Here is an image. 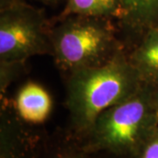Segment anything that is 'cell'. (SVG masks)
<instances>
[{
	"mask_svg": "<svg viewBox=\"0 0 158 158\" xmlns=\"http://www.w3.org/2000/svg\"><path fill=\"white\" fill-rule=\"evenodd\" d=\"M143 83L134 65L121 55L71 71L66 100L69 130L84 141L103 112L134 95Z\"/></svg>",
	"mask_w": 158,
	"mask_h": 158,
	"instance_id": "obj_1",
	"label": "cell"
},
{
	"mask_svg": "<svg viewBox=\"0 0 158 158\" xmlns=\"http://www.w3.org/2000/svg\"><path fill=\"white\" fill-rule=\"evenodd\" d=\"M157 127L154 90L143 83L134 95L103 112L83 141L90 154L133 158Z\"/></svg>",
	"mask_w": 158,
	"mask_h": 158,
	"instance_id": "obj_2",
	"label": "cell"
},
{
	"mask_svg": "<svg viewBox=\"0 0 158 158\" xmlns=\"http://www.w3.org/2000/svg\"><path fill=\"white\" fill-rule=\"evenodd\" d=\"M50 40L58 66L69 72L106 62L113 46L106 18L75 15L60 19Z\"/></svg>",
	"mask_w": 158,
	"mask_h": 158,
	"instance_id": "obj_3",
	"label": "cell"
},
{
	"mask_svg": "<svg viewBox=\"0 0 158 158\" xmlns=\"http://www.w3.org/2000/svg\"><path fill=\"white\" fill-rule=\"evenodd\" d=\"M52 52L41 11L20 0H9L0 13L1 63L22 64L29 57Z\"/></svg>",
	"mask_w": 158,
	"mask_h": 158,
	"instance_id": "obj_4",
	"label": "cell"
},
{
	"mask_svg": "<svg viewBox=\"0 0 158 158\" xmlns=\"http://www.w3.org/2000/svg\"><path fill=\"white\" fill-rule=\"evenodd\" d=\"M16 113L1 115L0 158H35L42 139L26 127Z\"/></svg>",
	"mask_w": 158,
	"mask_h": 158,
	"instance_id": "obj_5",
	"label": "cell"
},
{
	"mask_svg": "<svg viewBox=\"0 0 158 158\" xmlns=\"http://www.w3.org/2000/svg\"><path fill=\"white\" fill-rule=\"evenodd\" d=\"M14 107L15 113L26 124L39 125L48 118L53 102L45 88L30 82L19 90Z\"/></svg>",
	"mask_w": 158,
	"mask_h": 158,
	"instance_id": "obj_6",
	"label": "cell"
},
{
	"mask_svg": "<svg viewBox=\"0 0 158 158\" xmlns=\"http://www.w3.org/2000/svg\"><path fill=\"white\" fill-rule=\"evenodd\" d=\"M90 156L83 140L67 130L42 139L35 158H90Z\"/></svg>",
	"mask_w": 158,
	"mask_h": 158,
	"instance_id": "obj_7",
	"label": "cell"
},
{
	"mask_svg": "<svg viewBox=\"0 0 158 158\" xmlns=\"http://www.w3.org/2000/svg\"><path fill=\"white\" fill-rule=\"evenodd\" d=\"M130 62L143 82L158 84V27L148 29Z\"/></svg>",
	"mask_w": 158,
	"mask_h": 158,
	"instance_id": "obj_8",
	"label": "cell"
},
{
	"mask_svg": "<svg viewBox=\"0 0 158 158\" xmlns=\"http://www.w3.org/2000/svg\"><path fill=\"white\" fill-rule=\"evenodd\" d=\"M120 19L133 28L158 27V0H119Z\"/></svg>",
	"mask_w": 158,
	"mask_h": 158,
	"instance_id": "obj_9",
	"label": "cell"
},
{
	"mask_svg": "<svg viewBox=\"0 0 158 158\" xmlns=\"http://www.w3.org/2000/svg\"><path fill=\"white\" fill-rule=\"evenodd\" d=\"M120 11L119 0H67L59 19L75 15L106 19L119 18Z\"/></svg>",
	"mask_w": 158,
	"mask_h": 158,
	"instance_id": "obj_10",
	"label": "cell"
},
{
	"mask_svg": "<svg viewBox=\"0 0 158 158\" xmlns=\"http://www.w3.org/2000/svg\"><path fill=\"white\" fill-rule=\"evenodd\" d=\"M133 158H158V127Z\"/></svg>",
	"mask_w": 158,
	"mask_h": 158,
	"instance_id": "obj_11",
	"label": "cell"
},
{
	"mask_svg": "<svg viewBox=\"0 0 158 158\" xmlns=\"http://www.w3.org/2000/svg\"><path fill=\"white\" fill-rule=\"evenodd\" d=\"M90 158H123V157H119V156H114V155L109 154V153L99 152V153H95V154H91Z\"/></svg>",
	"mask_w": 158,
	"mask_h": 158,
	"instance_id": "obj_12",
	"label": "cell"
},
{
	"mask_svg": "<svg viewBox=\"0 0 158 158\" xmlns=\"http://www.w3.org/2000/svg\"><path fill=\"white\" fill-rule=\"evenodd\" d=\"M154 95H155V104H156V112H157V115H158V87L156 90H154Z\"/></svg>",
	"mask_w": 158,
	"mask_h": 158,
	"instance_id": "obj_13",
	"label": "cell"
},
{
	"mask_svg": "<svg viewBox=\"0 0 158 158\" xmlns=\"http://www.w3.org/2000/svg\"><path fill=\"white\" fill-rule=\"evenodd\" d=\"M40 1H43L44 3H48V4H54V3H56L59 0H40Z\"/></svg>",
	"mask_w": 158,
	"mask_h": 158,
	"instance_id": "obj_14",
	"label": "cell"
}]
</instances>
